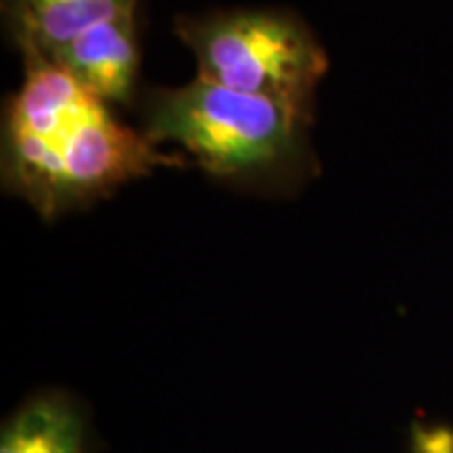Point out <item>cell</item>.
<instances>
[{"label": "cell", "instance_id": "cell-2", "mask_svg": "<svg viewBox=\"0 0 453 453\" xmlns=\"http://www.w3.org/2000/svg\"><path fill=\"white\" fill-rule=\"evenodd\" d=\"M304 120L298 107L197 76L151 97L145 137L179 145L217 177H265L298 160Z\"/></svg>", "mask_w": 453, "mask_h": 453}, {"label": "cell", "instance_id": "cell-6", "mask_svg": "<svg viewBox=\"0 0 453 453\" xmlns=\"http://www.w3.org/2000/svg\"><path fill=\"white\" fill-rule=\"evenodd\" d=\"M134 9V0H11V24L24 55L50 57L90 27Z\"/></svg>", "mask_w": 453, "mask_h": 453}, {"label": "cell", "instance_id": "cell-3", "mask_svg": "<svg viewBox=\"0 0 453 453\" xmlns=\"http://www.w3.org/2000/svg\"><path fill=\"white\" fill-rule=\"evenodd\" d=\"M177 32L196 53L200 76L303 111L327 72V55L313 34L280 13L208 15L183 21Z\"/></svg>", "mask_w": 453, "mask_h": 453}, {"label": "cell", "instance_id": "cell-1", "mask_svg": "<svg viewBox=\"0 0 453 453\" xmlns=\"http://www.w3.org/2000/svg\"><path fill=\"white\" fill-rule=\"evenodd\" d=\"M24 82L4 124V183L42 217L111 194L156 168L174 166L145 133L44 55L27 53Z\"/></svg>", "mask_w": 453, "mask_h": 453}, {"label": "cell", "instance_id": "cell-5", "mask_svg": "<svg viewBox=\"0 0 453 453\" xmlns=\"http://www.w3.org/2000/svg\"><path fill=\"white\" fill-rule=\"evenodd\" d=\"M49 59L105 104H127L139 67L134 9L82 32Z\"/></svg>", "mask_w": 453, "mask_h": 453}, {"label": "cell", "instance_id": "cell-4", "mask_svg": "<svg viewBox=\"0 0 453 453\" xmlns=\"http://www.w3.org/2000/svg\"><path fill=\"white\" fill-rule=\"evenodd\" d=\"M101 447L88 403L61 387L34 390L0 426V453H101Z\"/></svg>", "mask_w": 453, "mask_h": 453}]
</instances>
